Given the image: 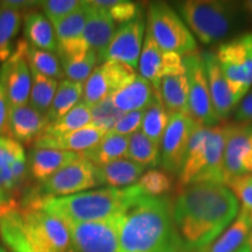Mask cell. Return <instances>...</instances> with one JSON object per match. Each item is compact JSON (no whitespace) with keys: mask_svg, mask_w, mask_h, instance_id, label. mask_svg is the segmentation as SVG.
Listing matches in <instances>:
<instances>
[{"mask_svg":"<svg viewBox=\"0 0 252 252\" xmlns=\"http://www.w3.org/2000/svg\"><path fill=\"white\" fill-rule=\"evenodd\" d=\"M135 76L134 69L125 63L104 62L94 68L83 84V102L89 106L94 105L127 86Z\"/></svg>","mask_w":252,"mask_h":252,"instance_id":"5bb4252c","label":"cell"},{"mask_svg":"<svg viewBox=\"0 0 252 252\" xmlns=\"http://www.w3.org/2000/svg\"><path fill=\"white\" fill-rule=\"evenodd\" d=\"M228 187L243 204L244 209L252 213V174L236 178L228 182Z\"/></svg>","mask_w":252,"mask_h":252,"instance_id":"ee69618b","label":"cell"},{"mask_svg":"<svg viewBox=\"0 0 252 252\" xmlns=\"http://www.w3.org/2000/svg\"><path fill=\"white\" fill-rule=\"evenodd\" d=\"M0 252H6L5 250H4V249H2L1 247H0Z\"/></svg>","mask_w":252,"mask_h":252,"instance_id":"816d5d0a","label":"cell"},{"mask_svg":"<svg viewBox=\"0 0 252 252\" xmlns=\"http://www.w3.org/2000/svg\"><path fill=\"white\" fill-rule=\"evenodd\" d=\"M144 193L138 185L126 188H100L68 196L27 200L26 204L58 217L64 223L108 220L122 213L128 202Z\"/></svg>","mask_w":252,"mask_h":252,"instance_id":"277c9868","label":"cell"},{"mask_svg":"<svg viewBox=\"0 0 252 252\" xmlns=\"http://www.w3.org/2000/svg\"><path fill=\"white\" fill-rule=\"evenodd\" d=\"M147 32L162 50L184 56L197 48L193 34L174 8L167 2H151L147 14Z\"/></svg>","mask_w":252,"mask_h":252,"instance_id":"52a82bcc","label":"cell"},{"mask_svg":"<svg viewBox=\"0 0 252 252\" xmlns=\"http://www.w3.org/2000/svg\"><path fill=\"white\" fill-rule=\"evenodd\" d=\"M235 117L239 123H252V89L239 103Z\"/></svg>","mask_w":252,"mask_h":252,"instance_id":"bcb514c9","label":"cell"},{"mask_svg":"<svg viewBox=\"0 0 252 252\" xmlns=\"http://www.w3.org/2000/svg\"><path fill=\"white\" fill-rule=\"evenodd\" d=\"M159 94L163 105L169 113L178 112L189 116L188 81L185 72L162 78Z\"/></svg>","mask_w":252,"mask_h":252,"instance_id":"f546056e","label":"cell"},{"mask_svg":"<svg viewBox=\"0 0 252 252\" xmlns=\"http://www.w3.org/2000/svg\"><path fill=\"white\" fill-rule=\"evenodd\" d=\"M225 126L207 127L197 124L191 135L184 165L179 172L182 186L223 182V157L225 147Z\"/></svg>","mask_w":252,"mask_h":252,"instance_id":"5b68a950","label":"cell"},{"mask_svg":"<svg viewBox=\"0 0 252 252\" xmlns=\"http://www.w3.org/2000/svg\"><path fill=\"white\" fill-rule=\"evenodd\" d=\"M82 158L81 153L67 151L32 149L28 153V171L36 181L42 182L55 173L77 161Z\"/></svg>","mask_w":252,"mask_h":252,"instance_id":"cb8c5ba5","label":"cell"},{"mask_svg":"<svg viewBox=\"0 0 252 252\" xmlns=\"http://www.w3.org/2000/svg\"><path fill=\"white\" fill-rule=\"evenodd\" d=\"M83 1L80 0H46L40 1L43 14L48 19L53 26L67 18L69 14L80 8Z\"/></svg>","mask_w":252,"mask_h":252,"instance_id":"b9f144b4","label":"cell"},{"mask_svg":"<svg viewBox=\"0 0 252 252\" xmlns=\"http://www.w3.org/2000/svg\"><path fill=\"white\" fill-rule=\"evenodd\" d=\"M90 11L88 15V20L84 28L83 36L90 49H93L98 58V63L102 64L103 56L111 42V39L115 34L116 23L110 17L105 9L94 7L90 4Z\"/></svg>","mask_w":252,"mask_h":252,"instance_id":"7402d4cb","label":"cell"},{"mask_svg":"<svg viewBox=\"0 0 252 252\" xmlns=\"http://www.w3.org/2000/svg\"><path fill=\"white\" fill-rule=\"evenodd\" d=\"M182 61L188 81L189 116L202 126H217L220 119L213 105L202 55L194 52L184 56Z\"/></svg>","mask_w":252,"mask_h":252,"instance_id":"9c48e42d","label":"cell"},{"mask_svg":"<svg viewBox=\"0 0 252 252\" xmlns=\"http://www.w3.org/2000/svg\"><path fill=\"white\" fill-rule=\"evenodd\" d=\"M145 116V110H140V111H132L124 113L122 118L116 123L113 126L111 133L126 135L130 137L135 132H138L141 128V124H143V119Z\"/></svg>","mask_w":252,"mask_h":252,"instance_id":"7bdbcfd3","label":"cell"},{"mask_svg":"<svg viewBox=\"0 0 252 252\" xmlns=\"http://www.w3.org/2000/svg\"><path fill=\"white\" fill-rule=\"evenodd\" d=\"M157 91L149 81L137 75L131 83L111 94L115 106L123 113L146 110L156 96Z\"/></svg>","mask_w":252,"mask_h":252,"instance_id":"d4e9b609","label":"cell"},{"mask_svg":"<svg viewBox=\"0 0 252 252\" xmlns=\"http://www.w3.org/2000/svg\"><path fill=\"white\" fill-rule=\"evenodd\" d=\"M146 168L130 159H121L103 166H96L97 186L126 188L139 181Z\"/></svg>","mask_w":252,"mask_h":252,"instance_id":"484cf974","label":"cell"},{"mask_svg":"<svg viewBox=\"0 0 252 252\" xmlns=\"http://www.w3.org/2000/svg\"><path fill=\"white\" fill-rule=\"evenodd\" d=\"M26 59L30 68L33 70H36L40 74L54 78V80H64L61 62H60L59 56H56L54 53L28 45Z\"/></svg>","mask_w":252,"mask_h":252,"instance_id":"8d00e7d4","label":"cell"},{"mask_svg":"<svg viewBox=\"0 0 252 252\" xmlns=\"http://www.w3.org/2000/svg\"><path fill=\"white\" fill-rule=\"evenodd\" d=\"M126 159L139 163L145 168H154L160 165V145H158L138 131L128 138V147Z\"/></svg>","mask_w":252,"mask_h":252,"instance_id":"836d02e7","label":"cell"},{"mask_svg":"<svg viewBox=\"0 0 252 252\" xmlns=\"http://www.w3.org/2000/svg\"><path fill=\"white\" fill-rule=\"evenodd\" d=\"M24 35L28 45L54 53L58 50L55 30L46 15L40 12H30L24 18Z\"/></svg>","mask_w":252,"mask_h":252,"instance_id":"83f0119b","label":"cell"},{"mask_svg":"<svg viewBox=\"0 0 252 252\" xmlns=\"http://www.w3.org/2000/svg\"><path fill=\"white\" fill-rule=\"evenodd\" d=\"M201 55H202L204 67H206L214 109H215L219 118L222 121L228 117L232 110L237 106V104L235 102L234 96L229 89L228 82L220 67L219 61H217L216 53L204 50V52H201Z\"/></svg>","mask_w":252,"mask_h":252,"instance_id":"ffe728a7","label":"cell"},{"mask_svg":"<svg viewBox=\"0 0 252 252\" xmlns=\"http://www.w3.org/2000/svg\"><path fill=\"white\" fill-rule=\"evenodd\" d=\"M83 96V84L68 80L60 81L52 105L47 112L48 123H54L75 108Z\"/></svg>","mask_w":252,"mask_h":252,"instance_id":"4dcf8cb0","label":"cell"},{"mask_svg":"<svg viewBox=\"0 0 252 252\" xmlns=\"http://www.w3.org/2000/svg\"><path fill=\"white\" fill-rule=\"evenodd\" d=\"M89 11V2L83 1L80 8L54 25L60 60L82 58L90 50L83 36Z\"/></svg>","mask_w":252,"mask_h":252,"instance_id":"ac0fdd59","label":"cell"},{"mask_svg":"<svg viewBox=\"0 0 252 252\" xmlns=\"http://www.w3.org/2000/svg\"><path fill=\"white\" fill-rule=\"evenodd\" d=\"M237 197L228 186L202 182L182 186L172 200L178 235L189 252H204L234 222Z\"/></svg>","mask_w":252,"mask_h":252,"instance_id":"6da1fadb","label":"cell"},{"mask_svg":"<svg viewBox=\"0 0 252 252\" xmlns=\"http://www.w3.org/2000/svg\"><path fill=\"white\" fill-rule=\"evenodd\" d=\"M0 236L11 252H70L68 228L58 217L13 200L0 206Z\"/></svg>","mask_w":252,"mask_h":252,"instance_id":"3957f363","label":"cell"},{"mask_svg":"<svg viewBox=\"0 0 252 252\" xmlns=\"http://www.w3.org/2000/svg\"><path fill=\"white\" fill-rule=\"evenodd\" d=\"M237 252H252V250H251V239L248 242L247 244H244L243 247L239 249Z\"/></svg>","mask_w":252,"mask_h":252,"instance_id":"681fc988","label":"cell"},{"mask_svg":"<svg viewBox=\"0 0 252 252\" xmlns=\"http://www.w3.org/2000/svg\"><path fill=\"white\" fill-rule=\"evenodd\" d=\"M197 123L184 113H169V122L160 144V165L172 174H179Z\"/></svg>","mask_w":252,"mask_h":252,"instance_id":"4fadbf2b","label":"cell"},{"mask_svg":"<svg viewBox=\"0 0 252 252\" xmlns=\"http://www.w3.org/2000/svg\"><path fill=\"white\" fill-rule=\"evenodd\" d=\"M28 162L23 145L0 137V190L8 198L20 193L27 181Z\"/></svg>","mask_w":252,"mask_h":252,"instance_id":"e0dca14e","label":"cell"},{"mask_svg":"<svg viewBox=\"0 0 252 252\" xmlns=\"http://www.w3.org/2000/svg\"><path fill=\"white\" fill-rule=\"evenodd\" d=\"M169 122V112L163 105L159 91H157L156 96L150 104L149 108L145 110V116L141 124V132L149 139L154 143L161 144L162 135L165 133L167 125Z\"/></svg>","mask_w":252,"mask_h":252,"instance_id":"d6a6232c","label":"cell"},{"mask_svg":"<svg viewBox=\"0 0 252 252\" xmlns=\"http://www.w3.org/2000/svg\"><path fill=\"white\" fill-rule=\"evenodd\" d=\"M179 15L203 45L226 39L238 21V7L232 1L187 0L175 2Z\"/></svg>","mask_w":252,"mask_h":252,"instance_id":"8992f818","label":"cell"},{"mask_svg":"<svg viewBox=\"0 0 252 252\" xmlns=\"http://www.w3.org/2000/svg\"><path fill=\"white\" fill-rule=\"evenodd\" d=\"M119 252H189L179 237L166 195H137L123 210Z\"/></svg>","mask_w":252,"mask_h":252,"instance_id":"7a4b0ae2","label":"cell"},{"mask_svg":"<svg viewBox=\"0 0 252 252\" xmlns=\"http://www.w3.org/2000/svg\"><path fill=\"white\" fill-rule=\"evenodd\" d=\"M251 250H252V237H251Z\"/></svg>","mask_w":252,"mask_h":252,"instance_id":"f5cc1de1","label":"cell"},{"mask_svg":"<svg viewBox=\"0 0 252 252\" xmlns=\"http://www.w3.org/2000/svg\"><path fill=\"white\" fill-rule=\"evenodd\" d=\"M90 4L94 7L103 8L110 14L116 24H126L134 20L143 14V9L137 2L126 1V0H94Z\"/></svg>","mask_w":252,"mask_h":252,"instance_id":"f35d334b","label":"cell"},{"mask_svg":"<svg viewBox=\"0 0 252 252\" xmlns=\"http://www.w3.org/2000/svg\"><path fill=\"white\" fill-rule=\"evenodd\" d=\"M91 111V125L94 127L102 128V130L110 132L122 116L124 115L122 111L116 108L113 104L111 96L106 97L100 102L90 106Z\"/></svg>","mask_w":252,"mask_h":252,"instance_id":"ab89813d","label":"cell"},{"mask_svg":"<svg viewBox=\"0 0 252 252\" xmlns=\"http://www.w3.org/2000/svg\"><path fill=\"white\" fill-rule=\"evenodd\" d=\"M123 213V212H122ZM122 213L108 220L64 223L76 252H119V226Z\"/></svg>","mask_w":252,"mask_h":252,"instance_id":"30bf717a","label":"cell"},{"mask_svg":"<svg viewBox=\"0 0 252 252\" xmlns=\"http://www.w3.org/2000/svg\"><path fill=\"white\" fill-rule=\"evenodd\" d=\"M91 111L90 106L87 105L82 100L74 109L70 110L67 115L58 119L54 123H50L45 128L41 135H49V137H59L71 132H75L81 128L91 125ZM40 135V137H41Z\"/></svg>","mask_w":252,"mask_h":252,"instance_id":"1f68e13d","label":"cell"},{"mask_svg":"<svg viewBox=\"0 0 252 252\" xmlns=\"http://www.w3.org/2000/svg\"><path fill=\"white\" fill-rule=\"evenodd\" d=\"M251 216H252V213H251Z\"/></svg>","mask_w":252,"mask_h":252,"instance_id":"11a10c76","label":"cell"},{"mask_svg":"<svg viewBox=\"0 0 252 252\" xmlns=\"http://www.w3.org/2000/svg\"><path fill=\"white\" fill-rule=\"evenodd\" d=\"M138 68L140 76L149 81L156 90H159L162 78L185 72L182 56L162 50L149 32L145 35Z\"/></svg>","mask_w":252,"mask_h":252,"instance_id":"2e32d148","label":"cell"},{"mask_svg":"<svg viewBox=\"0 0 252 252\" xmlns=\"http://www.w3.org/2000/svg\"><path fill=\"white\" fill-rule=\"evenodd\" d=\"M243 8L247 11V13L250 15L252 19V0H249V1L243 2Z\"/></svg>","mask_w":252,"mask_h":252,"instance_id":"c3c4849f","label":"cell"},{"mask_svg":"<svg viewBox=\"0 0 252 252\" xmlns=\"http://www.w3.org/2000/svg\"><path fill=\"white\" fill-rule=\"evenodd\" d=\"M96 186V166L82 157L80 160L64 167L47 180L40 182L34 191H32V197L28 200L68 196L83 193Z\"/></svg>","mask_w":252,"mask_h":252,"instance_id":"8fae6325","label":"cell"},{"mask_svg":"<svg viewBox=\"0 0 252 252\" xmlns=\"http://www.w3.org/2000/svg\"><path fill=\"white\" fill-rule=\"evenodd\" d=\"M21 24V13L0 4V62L5 63L13 54L12 41Z\"/></svg>","mask_w":252,"mask_h":252,"instance_id":"d590c367","label":"cell"},{"mask_svg":"<svg viewBox=\"0 0 252 252\" xmlns=\"http://www.w3.org/2000/svg\"><path fill=\"white\" fill-rule=\"evenodd\" d=\"M106 133L108 132L102 130V128L89 125L87 127L81 128V130L64 135H59V137L41 135L33 143V149L83 153L84 151L89 150L96 144H98Z\"/></svg>","mask_w":252,"mask_h":252,"instance_id":"44dd1931","label":"cell"},{"mask_svg":"<svg viewBox=\"0 0 252 252\" xmlns=\"http://www.w3.org/2000/svg\"><path fill=\"white\" fill-rule=\"evenodd\" d=\"M9 201H12L11 198H8L1 190H0V206H2V204L5 203H8Z\"/></svg>","mask_w":252,"mask_h":252,"instance_id":"f907efd6","label":"cell"},{"mask_svg":"<svg viewBox=\"0 0 252 252\" xmlns=\"http://www.w3.org/2000/svg\"><path fill=\"white\" fill-rule=\"evenodd\" d=\"M60 62H61L65 80L84 84L94 70V67L98 63V58L96 53L90 49L82 58L60 60Z\"/></svg>","mask_w":252,"mask_h":252,"instance_id":"74e56055","label":"cell"},{"mask_svg":"<svg viewBox=\"0 0 252 252\" xmlns=\"http://www.w3.org/2000/svg\"><path fill=\"white\" fill-rule=\"evenodd\" d=\"M46 116L34 110L30 104L11 109L9 134L18 143H34L48 126Z\"/></svg>","mask_w":252,"mask_h":252,"instance_id":"603a6c76","label":"cell"},{"mask_svg":"<svg viewBox=\"0 0 252 252\" xmlns=\"http://www.w3.org/2000/svg\"><path fill=\"white\" fill-rule=\"evenodd\" d=\"M9 112L11 106L8 97L4 82L0 78V137H7V134H9Z\"/></svg>","mask_w":252,"mask_h":252,"instance_id":"f6af8a7d","label":"cell"},{"mask_svg":"<svg viewBox=\"0 0 252 252\" xmlns=\"http://www.w3.org/2000/svg\"><path fill=\"white\" fill-rule=\"evenodd\" d=\"M128 138L126 135L115 134L108 132L98 144L84 151L82 157L94 166H103L106 163L125 159L127 154Z\"/></svg>","mask_w":252,"mask_h":252,"instance_id":"f1b7e54d","label":"cell"},{"mask_svg":"<svg viewBox=\"0 0 252 252\" xmlns=\"http://www.w3.org/2000/svg\"><path fill=\"white\" fill-rule=\"evenodd\" d=\"M236 104H239L252 87V33L223 42L216 52Z\"/></svg>","mask_w":252,"mask_h":252,"instance_id":"ba28073f","label":"cell"},{"mask_svg":"<svg viewBox=\"0 0 252 252\" xmlns=\"http://www.w3.org/2000/svg\"><path fill=\"white\" fill-rule=\"evenodd\" d=\"M252 237V216L242 208L234 222L204 252H237Z\"/></svg>","mask_w":252,"mask_h":252,"instance_id":"4316f807","label":"cell"},{"mask_svg":"<svg viewBox=\"0 0 252 252\" xmlns=\"http://www.w3.org/2000/svg\"><path fill=\"white\" fill-rule=\"evenodd\" d=\"M1 5L6 6V7L15 9V11L20 12L21 9H26L31 7H36L40 5V1H26V0H7V1L0 2Z\"/></svg>","mask_w":252,"mask_h":252,"instance_id":"7dc6e473","label":"cell"},{"mask_svg":"<svg viewBox=\"0 0 252 252\" xmlns=\"http://www.w3.org/2000/svg\"><path fill=\"white\" fill-rule=\"evenodd\" d=\"M145 34L144 14L134 20L123 24L116 30L111 42L103 56V62L125 63L133 69L138 67Z\"/></svg>","mask_w":252,"mask_h":252,"instance_id":"d6986e66","label":"cell"},{"mask_svg":"<svg viewBox=\"0 0 252 252\" xmlns=\"http://www.w3.org/2000/svg\"><path fill=\"white\" fill-rule=\"evenodd\" d=\"M28 42L20 40L17 50L0 68V78L4 82L11 109L26 105L32 89L31 68L26 59Z\"/></svg>","mask_w":252,"mask_h":252,"instance_id":"9a60e30c","label":"cell"},{"mask_svg":"<svg viewBox=\"0 0 252 252\" xmlns=\"http://www.w3.org/2000/svg\"><path fill=\"white\" fill-rule=\"evenodd\" d=\"M223 182L252 174V123L225 125Z\"/></svg>","mask_w":252,"mask_h":252,"instance_id":"7c38bea8","label":"cell"},{"mask_svg":"<svg viewBox=\"0 0 252 252\" xmlns=\"http://www.w3.org/2000/svg\"><path fill=\"white\" fill-rule=\"evenodd\" d=\"M32 89L30 94V105L37 112L47 115L58 90L59 82L54 78L45 76L36 70L31 69Z\"/></svg>","mask_w":252,"mask_h":252,"instance_id":"e575fe53","label":"cell"},{"mask_svg":"<svg viewBox=\"0 0 252 252\" xmlns=\"http://www.w3.org/2000/svg\"><path fill=\"white\" fill-rule=\"evenodd\" d=\"M70 252H76V251H74V249H72V250H71Z\"/></svg>","mask_w":252,"mask_h":252,"instance_id":"db71d44e","label":"cell"},{"mask_svg":"<svg viewBox=\"0 0 252 252\" xmlns=\"http://www.w3.org/2000/svg\"><path fill=\"white\" fill-rule=\"evenodd\" d=\"M141 190L150 196H163L172 189L173 181L167 173L150 169L145 172L138 181Z\"/></svg>","mask_w":252,"mask_h":252,"instance_id":"60d3db41","label":"cell"}]
</instances>
